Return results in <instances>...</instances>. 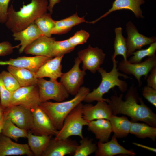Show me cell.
I'll use <instances>...</instances> for the list:
<instances>
[{"label":"cell","instance_id":"6da1fadb","mask_svg":"<svg viewBox=\"0 0 156 156\" xmlns=\"http://www.w3.org/2000/svg\"><path fill=\"white\" fill-rule=\"evenodd\" d=\"M125 100L123 94L114 95L107 99L113 114H123L130 117L132 122H144L149 125L156 127V114L146 105L139 96L137 87L133 83L127 90Z\"/></svg>","mask_w":156,"mask_h":156},{"label":"cell","instance_id":"7a4b0ae2","mask_svg":"<svg viewBox=\"0 0 156 156\" xmlns=\"http://www.w3.org/2000/svg\"><path fill=\"white\" fill-rule=\"evenodd\" d=\"M48 5L47 0H31L16 11L11 5L8 8L6 26L13 33L21 31L47 13Z\"/></svg>","mask_w":156,"mask_h":156},{"label":"cell","instance_id":"3957f363","mask_svg":"<svg viewBox=\"0 0 156 156\" xmlns=\"http://www.w3.org/2000/svg\"><path fill=\"white\" fill-rule=\"evenodd\" d=\"M113 67L112 70L107 72L102 67H100L97 70L100 74L101 81L99 86L90 92L86 96L84 101L87 103H91L95 101L106 102L107 99L103 98V95L109 92L112 88L116 86L120 91L124 92L127 90L128 85L127 82L120 79L119 77L125 79L130 78L126 74L120 73L117 68L118 61L115 59H112Z\"/></svg>","mask_w":156,"mask_h":156},{"label":"cell","instance_id":"277c9868","mask_svg":"<svg viewBox=\"0 0 156 156\" xmlns=\"http://www.w3.org/2000/svg\"><path fill=\"white\" fill-rule=\"evenodd\" d=\"M90 92L88 88L81 87L75 97L69 100L55 102L47 101L39 105L55 128L59 130L61 128L67 116L77 105L84 101Z\"/></svg>","mask_w":156,"mask_h":156},{"label":"cell","instance_id":"5b68a950","mask_svg":"<svg viewBox=\"0 0 156 156\" xmlns=\"http://www.w3.org/2000/svg\"><path fill=\"white\" fill-rule=\"evenodd\" d=\"M83 105L81 103L79 104L67 116L61 128L54 137L55 139H65L73 135L78 136L81 138L84 137L83 127L87 126L89 122L83 117Z\"/></svg>","mask_w":156,"mask_h":156},{"label":"cell","instance_id":"8992f818","mask_svg":"<svg viewBox=\"0 0 156 156\" xmlns=\"http://www.w3.org/2000/svg\"><path fill=\"white\" fill-rule=\"evenodd\" d=\"M37 84L41 103L50 100L61 102L69 97V94L65 87L57 80L38 78Z\"/></svg>","mask_w":156,"mask_h":156},{"label":"cell","instance_id":"52a82bcc","mask_svg":"<svg viewBox=\"0 0 156 156\" xmlns=\"http://www.w3.org/2000/svg\"><path fill=\"white\" fill-rule=\"evenodd\" d=\"M155 67L156 57L155 55L137 63L132 64L128 60H123L119 63L118 68L124 74L134 76L138 81L139 86L140 87L142 83L141 80L142 77L144 76L145 79H146L148 73Z\"/></svg>","mask_w":156,"mask_h":156},{"label":"cell","instance_id":"ba28073f","mask_svg":"<svg viewBox=\"0 0 156 156\" xmlns=\"http://www.w3.org/2000/svg\"><path fill=\"white\" fill-rule=\"evenodd\" d=\"M41 103L38 88L36 84L21 87L13 92L9 107L21 105L31 109Z\"/></svg>","mask_w":156,"mask_h":156},{"label":"cell","instance_id":"9c48e42d","mask_svg":"<svg viewBox=\"0 0 156 156\" xmlns=\"http://www.w3.org/2000/svg\"><path fill=\"white\" fill-rule=\"evenodd\" d=\"M74 64L68 71L63 73L60 82L69 94L75 96L78 92L83 82L86 75L85 71L81 70L79 65L81 62L77 57L74 61Z\"/></svg>","mask_w":156,"mask_h":156},{"label":"cell","instance_id":"30bf717a","mask_svg":"<svg viewBox=\"0 0 156 156\" xmlns=\"http://www.w3.org/2000/svg\"><path fill=\"white\" fill-rule=\"evenodd\" d=\"M31 109L33 120L32 126L30 131L36 135L55 136L58 130L55 128L39 105L36 106Z\"/></svg>","mask_w":156,"mask_h":156},{"label":"cell","instance_id":"8fae6325","mask_svg":"<svg viewBox=\"0 0 156 156\" xmlns=\"http://www.w3.org/2000/svg\"><path fill=\"white\" fill-rule=\"evenodd\" d=\"M78 57L82 63V70H88L93 73L100 67L103 63L106 55L102 50L90 45L78 52Z\"/></svg>","mask_w":156,"mask_h":156},{"label":"cell","instance_id":"7c38bea8","mask_svg":"<svg viewBox=\"0 0 156 156\" xmlns=\"http://www.w3.org/2000/svg\"><path fill=\"white\" fill-rule=\"evenodd\" d=\"M7 118L19 128L28 131L33 125L30 109L21 105L10 106L4 110Z\"/></svg>","mask_w":156,"mask_h":156},{"label":"cell","instance_id":"4fadbf2b","mask_svg":"<svg viewBox=\"0 0 156 156\" xmlns=\"http://www.w3.org/2000/svg\"><path fill=\"white\" fill-rule=\"evenodd\" d=\"M79 144L70 138L63 139L51 138L42 156H64L73 155Z\"/></svg>","mask_w":156,"mask_h":156},{"label":"cell","instance_id":"5bb4252c","mask_svg":"<svg viewBox=\"0 0 156 156\" xmlns=\"http://www.w3.org/2000/svg\"><path fill=\"white\" fill-rule=\"evenodd\" d=\"M127 37L126 39L127 49V58L132 55L137 49H140L143 47L155 42L156 38H149L140 34L135 26L131 22L126 25Z\"/></svg>","mask_w":156,"mask_h":156},{"label":"cell","instance_id":"9a60e30c","mask_svg":"<svg viewBox=\"0 0 156 156\" xmlns=\"http://www.w3.org/2000/svg\"><path fill=\"white\" fill-rule=\"evenodd\" d=\"M82 113L83 118L89 122L101 119L108 120L113 115L109 105L105 101H97L94 105L91 104L83 105Z\"/></svg>","mask_w":156,"mask_h":156},{"label":"cell","instance_id":"2e32d148","mask_svg":"<svg viewBox=\"0 0 156 156\" xmlns=\"http://www.w3.org/2000/svg\"><path fill=\"white\" fill-rule=\"evenodd\" d=\"M51 58L42 56H22L15 59L10 58L5 61H0V65L25 68L35 73L42 64Z\"/></svg>","mask_w":156,"mask_h":156},{"label":"cell","instance_id":"e0dca14e","mask_svg":"<svg viewBox=\"0 0 156 156\" xmlns=\"http://www.w3.org/2000/svg\"><path fill=\"white\" fill-rule=\"evenodd\" d=\"M34 155L28 144H20L13 142L11 138L0 135V156Z\"/></svg>","mask_w":156,"mask_h":156},{"label":"cell","instance_id":"ac0fdd59","mask_svg":"<svg viewBox=\"0 0 156 156\" xmlns=\"http://www.w3.org/2000/svg\"><path fill=\"white\" fill-rule=\"evenodd\" d=\"M54 38L42 36L28 45L24 52L27 54L53 58L52 48Z\"/></svg>","mask_w":156,"mask_h":156},{"label":"cell","instance_id":"d6986e66","mask_svg":"<svg viewBox=\"0 0 156 156\" xmlns=\"http://www.w3.org/2000/svg\"><path fill=\"white\" fill-rule=\"evenodd\" d=\"M117 138L114 135L109 141L103 143L99 141L97 149L95 152L96 156H113L118 154L134 156L136 154L132 150H128L118 142Z\"/></svg>","mask_w":156,"mask_h":156},{"label":"cell","instance_id":"ffe728a7","mask_svg":"<svg viewBox=\"0 0 156 156\" xmlns=\"http://www.w3.org/2000/svg\"><path fill=\"white\" fill-rule=\"evenodd\" d=\"M63 56L54 57L47 61L35 73L36 77L40 78L48 77L55 80L60 78L63 73L61 62Z\"/></svg>","mask_w":156,"mask_h":156},{"label":"cell","instance_id":"44dd1931","mask_svg":"<svg viewBox=\"0 0 156 156\" xmlns=\"http://www.w3.org/2000/svg\"><path fill=\"white\" fill-rule=\"evenodd\" d=\"M43 34L34 22L25 29L14 32L13 37L14 40L19 41L20 47L19 52L22 53L25 48L29 44Z\"/></svg>","mask_w":156,"mask_h":156},{"label":"cell","instance_id":"7402d4cb","mask_svg":"<svg viewBox=\"0 0 156 156\" xmlns=\"http://www.w3.org/2000/svg\"><path fill=\"white\" fill-rule=\"evenodd\" d=\"M145 2L144 0H115L112 8L104 14L90 23L94 24L103 18L107 16L113 12L122 9L129 10L132 11L138 18H142V11L140 6Z\"/></svg>","mask_w":156,"mask_h":156},{"label":"cell","instance_id":"603a6c76","mask_svg":"<svg viewBox=\"0 0 156 156\" xmlns=\"http://www.w3.org/2000/svg\"><path fill=\"white\" fill-rule=\"evenodd\" d=\"M87 126L88 130L94 134L99 141L103 143L109 141L113 132L110 121L106 119H101L90 121Z\"/></svg>","mask_w":156,"mask_h":156},{"label":"cell","instance_id":"cb8c5ba5","mask_svg":"<svg viewBox=\"0 0 156 156\" xmlns=\"http://www.w3.org/2000/svg\"><path fill=\"white\" fill-rule=\"evenodd\" d=\"M8 71L16 79L21 87L36 85L38 78L35 73L27 69L8 66Z\"/></svg>","mask_w":156,"mask_h":156},{"label":"cell","instance_id":"d4e9b609","mask_svg":"<svg viewBox=\"0 0 156 156\" xmlns=\"http://www.w3.org/2000/svg\"><path fill=\"white\" fill-rule=\"evenodd\" d=\"M86 22L84 17H79L76 13L65 18L55 21V25L51 31V34L52 35L66 33L74 26Z\"/></svg>","mask_w":156,"mask_h":156},{"label":"cell","instance_id":"484cf974","mask_svg":"<svg viewBox=\"0 0 156 156\" xmlns=\"http://www.w3.org/2000/svg\"><path fill=\"white\" fill-rule=\"evenodd\" d=\"M52 136L36 135L34 134L30 130L28 131L27 138L28 139V144L34 155L41 156Z\"/></svg>","mask_w":156,"mask_h":156},{"label":"cell","instance_id":"4316f807","mask_svg":"<svg viewBox=\"0 0 156 156\" xmlns=\"http://www.w3.org/2000/svg\"><path fill=\"white\" fill-rule=\"evenodd\" d=\"M112 125L113 132L117 138H123L129 133L132 122L125 116L113 115L108 120Z\"/></svg>","mask_w":156,"mask_h":156},{"label":"cell","instance_id":"83f0119b","mask_svg":"<svg viewBox=\"0 0 156 156\" xmlns=\"http://www.w3.org/2000/svg\"><path fill=\"white\" fill-rule=\"evenodd\" d=\"M129 133L139 138H148L154 141L156 138V127L146 123L132 122Z\"/></svg>","mask_w":156,"mask_h":156},{"label":"cell","instance_id":"f1b7e54d","mask_svg":"<svg viewBox=\"0 0 156 156\" xmlns=\"http://www.w3.org/2000/svg\"><path fill=\"white\" fill-rule=\"evenodd\" d=\"M5 120L2 126L1 133L16 141L21 138H27L28 131L18 127L7 118L5 113Z\"/></svg>","mask_w":156,"mask_h":156},{"label":"cell","instance_id":"f546056e","mask_svg":"<svg viewBox=\"0 0 156 156\" xmlns=\"http://www.w3.org/2000/svg\"><path fill=\"white\" fill-rule=\"evenodd\" d=\"M115 32V37L114 45V51L112 57V59H115L117 55H121L123 57V60L126 61L127 60L126 39L122 35V29L121 27L116 28Z\"/></svg>","mask_w":156,"mask_h":156},{"label":"cell","instance_id":"4dcf8cb0","mask_svg":"<svg viewBox=\"0 0 156 156\" xmlns=\"http://www.w3.org/2000/svg\"><path fill=\"white\" fill-rule=\"evenodd\" d=\"M96 144L92 139L84 137L80 141V144L77 146L73 156H88L94 153L97 149Z\"/></svg>","mask_w":156,"mask_h":156},{"label":"cell","instance_id":"1f68e13d","mask_svg":"<svg viewBox=\"0 0 156 156\" xmlns=\"http://www.w3.org/2000/svg\"><path fill=\"white\" fill-rule=\"evenodd\" d=\"M51 14L47 12L34 22L43 35L49 37L51 36V31L55 25V20L52 18Z\"/></svg>","mask_w":156,"mask_h":156},{"label":"cell","instance_id":"d6a6232c","mask_svg":"<svg viewBox=\"0 0 156 156\" xmlns=\"http://www.w3.org/2000/svg\"><path fill=\"white\" fill-rule=\"evenodd\" d=\"M156 51V42H155L150 44L149 46L146 49H139L134 52L132 54L133 55L128 61L132 64L140 63L146 57H149L155 56Z\"/></svg>","mask_w":156,"mask_h":156},{"label":"cell","instance_id":"836d02e7","mask_svg":"<svg viewBox=\"0 0 156 156\" xmlns=\"http://www.w3.org/2000/svg\"><path fill=\"white\" fill-rule=\"evenodd\" d=\"M75 48L70 43L68 39L62 41L55 40L52 46V57L53 58L64 56L73 51Z\"/></svg>","mask_w":156,"mask_h":156},{"label":"cell","instance_id":"e575fe53","mask_svg":"<svg viewBox=\"0 0 156 156\" xmlns=\"http://www.w3.org/2000/svg\"><path fill=\"white\" fill-rule=\"evenodd\" d=\"M0 74L5 86L10 91L13 92L21 87L16 79L8 71H3Z\"/></svg>","mask_w":156,"mask_h":156},{"label":"cell","instance_id":"d590c367","mask_svg":"<svg viewBox=\"0 0 156 156\" xmlns=\"http://www.w3.org/2000/svg\"><path fill=\"white\" fill-rule=\"evenodd\" d=\"M12 93L5 86L0 73V103L4 110L10 107Z\"/></svg>","mask_w":156,"mask_h":156},{"label":"cell","instance_id":"8d00e7d4","mask_svg":"<svg viewBox=\"0 0 156 156\" xmlns=\"http://www.w3.org/2000/svg\"><path fill=\"white\" fill-rule=\"evenodd\" d=\"M89 36L88 32L84 30H81L77 31L68 40L70 43L75 47L78 45L86 43Z\"/></svg>","mask_w":156,"mask_h":156},{"label":"cell","instance_id":"74e56055","mask_svg":"<svg viewBox=\"0 0 156 156\" xmlns=\"http://www.w3.org/2000/svg\"><path fill=\"white\" fill-rule=\"evenodd\" d=\"M142 94L144 97L155 107H156V90L148 86L143 88Z\"/></svg>","mask_w":156,"mask_h":156},{"label":"cell","instance_id":"f35d334b","mask_svg":"<svg viewBox=\"0 0 156 156\" xmlns=\"http://www.w3.org/2000/svg\"><path fill=\"white\" fill-rule=\"evenodd\" d=\"M19 45L13 46L8 41L0 43V56H3L11 54L15 48H19Z\"/></svg>","mask_w":156,"mask_h":156},{"label":"cell","instance_id":"ab89813d","mask_svg":"<svg viewBox=\"0 0 156 156\" xmlns=\"http://www.w3.org/2000/svg\"><path fill=\"white\" fill-rule=\"evenodd\" d=\"M10 0H0V23H5L7 19L8 5Z\"/></svg>","mask_w":156,"mask_h":156},{"label":"cell","instance_id":"60d3db41","mask_svg":"<svg viewBox=\"0 0 156 156\" xmlns=\"http://www.w3.org/2000/svg\"><path fill=\"white\" fill-rule=\"evenodd\" d=\"M147 79V86L156 90V67L150 72Z\"/></svg>","mask_w":156,"mask_h":156},{"label":"cell","instance_id":"b9f144b4","mask_svg":"<svg viewBox=\"0 0 156 156\" xmlns=\"http://www.w3.org/2000/svg\"><path fill=\"white\" fill-rule=\"evenodd\" d=\"M49 4L47 8V10L49 13L51 14L53 13V9L55 5L61 1L60 0H49Z\"/></svg>","mask_w":156,"mask_h":156},{"label":"cell","instance_id":"7bdbcfd3","mask_svg":"<svg viewBox=\"0 0 156 156\" xmlns=\"http://www.w3.org/2000/svg\"><path fill=\"white\" fill-rule=\"evenodd\" d=\"M133 145H135L138 147L142 148H143L153 152H154L156 153V149L155 148L150 147L148 146H147L135 142H133Z\"/></svg>","mask_w":156,"mask_h":156},{"label":"cell","instance_id":"ee69618b","mask_svg":"<svg viewBox=\"0 0 156 156\" xmlns=\"http://www.w3.org/2000/svg\"><path fill=\"white\" fill-rule=\"evenodd\" d=\"M4 113V109L2 107L1 103H0V123L3 118Z\"/></svg>","mask_w":156,"mask_h":156},{"label":"cell","instance_id":"f6af8a7d","mask_svg":"<svg viewBox=\"0 0 156 156\" xmlns=\"http://www.w3.org/2000/svg\"><path fill=\"white\" fill-rule=\"evenodd\" d=\"M5 112H4L3 118L1 123H0V135L1 133L2 129V126H3V123L5 120Z\"/></svg>","mask_w":156,"mask_h":156},{"label":"cell","instance_id":"bcb514c9","mask_svg":"<svg viewBox=\"0 0 156 156\" xmlns=\"http://www.w3.org/2000/svg\"></svg>","mask_w":156,"mask_h":156}]
</instances>
